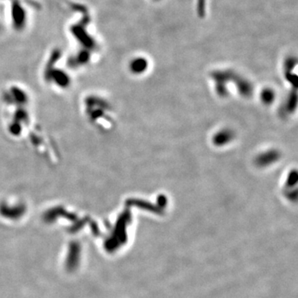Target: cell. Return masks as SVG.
<instances>
[{
	"label": "cell",
	"mask_w": 298,
	"mask_h": 298,
	"mask_svg": "<svg viewBox=\"0 0 298 298\" xmlns=\"http://www.w3.org/2000/svg\"><path fill=\"white\" fill-rule=\"evenodd\" d=\"M11 1L12 24L15 30L22 31L26 28L28 22V14L26 9L21 4V0H10Z\"/></svg>",
	"instance_id": "1"
},
{
	"label": "cell",
	"mask_w": 298,
	"mask_h": 298,
	"mask_svg": "<svg viewBox=\"0 0 298 298\" xmlns=\"http://www.w3.org/2000/svg\"><path fill=\"white\" fill-rule=\"evenodd\" d=\"M206 9V0H197V9L199 17H204L205 15Z\"/></svg>",
	"instance_id": "6"
},
{
	"label": "cell",
	"mask_w": 298,
	"mask_h": 298,
	"mask_svg": "<svg viewBox=\"0 0 298 298\" xmlns=\"http://www.w3.org/2000/svg\"><path fill=\"white\" fill-rule=\"evenodd\" d=\"M278 158V153L276 152H268L267 154L260 156L258 158V164L266 165L270 164L271 162H275Z\"/></svg>",
	"instance_id": "3"
},
{
	"label": "cell",
	"mask_w": 298,
	"mask_h": 298,
	"mask_svg": "<svg viewBox=\"0 0 298 298\" xmlns=\"http://www.w3.org/2000/svg\"><path fill=\"white\" fill-rule=\"evenodd\" d=\"M230 138H231V133L229 131H222L215 137V142L217 144H224V143H228L230 140Z\"/></svg>",
	"instance_id": "4"
},
{
	"label": "cell",
	"mask_w": 298,
	"mask_h": 298,
	"mask_svg": "<svg viewBox=\"0 0 298 298\" xmlns=\"http://www.w3.org/2000/svg\"><path fill=\"white\" fill-rule=\"evenodd\" d=\"M133 72L136 73H142L147 68V61L144 58H136L131 62L130 65Z\"/></svg>",
	"instance_id": "2"
},
{
	"label": "cell",
	"mask_w": 298,
	"mask_h": 298,
	"mask_svg": "<svg viewBox=\"0 0 298 298\" xmlns=\"http://www.w3.org/2000/svg\"><path fill=\"white\" fill-rule=\"evenodd\" d=\"M1 30H2V25H1V23H0V33H1Z\"/></svg>",
	"instance_id": "7"
},
{
	"label": "cell",
	"mask_w": 298,
	"mask_h": 298,
	"mask_svg": "<svg viewBox=\"0 0 298 298\" xmlns=\"http://www.w3.org/2000/svg\"><path fill=\"white\" fill-rule=\"evenodd\" d=\"M274 99V93L270 90H264L262 92V100L266 104H270Z\"/></svg>",
	"instance_id": "5"
}]
</instances>
